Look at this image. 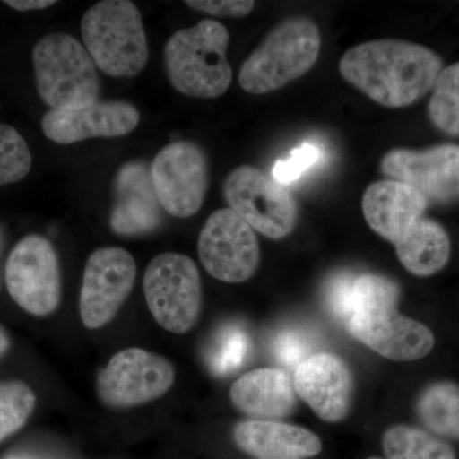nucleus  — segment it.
<instances>
[{
  "mask_svg": "<svg viewBox=\"0 0 459 459\" xmlns=\"http://www.w3.org/2000/svg\"><path fill=\"white\" fill-rule=\"evenodd\" d=\"M383 448L388 459H457L448 443L421 429L404 425L385 431Z\"/></svg>",
  "mask_w": 459,
  "mask_h": 459,
  "instance_id": "obj_24",
  "label": "nucleus"
},
{
  "mask_svg": "<svg viewBox=\"0 0 459 459\" xmlns=\"http://www.w3.org/2000/svg\"><path fill=\"white\" fill-rule=\"evenodd\" d=\"M5 244V231L4 228H3L2 223H0V258H2L3 250H4Z\"/></svg>",
  "mask_w": 459,
  "mask_h": 459,
  "instance_id": "obj_34",
  "label": "nucleus"
},
{
  "mask_svg": "<svg viewBox=\"0 0 459 459\" xmlns=\"http://www.w3.org/2000/svg\"><path fill=\"white\" fill-rule=\"evenodd\" d=\"M247 349L249 341L246 332L238 327L223 329L210 355V365L213 373L217 376H228L238 369L246 361Z\"/></svg>",
  "mask_w": 459,
  "mask_h": 459,
  "instance_id": "obj_28",
  "label": "nucleus"
},
{
  "mask_svg": "<svg viewBox=\"0 0 459 459\" xmlns=\"http://www.w3.org/2000/svg\"><path fill=\"white\" fill-rule=\"evenodd\" d=\"M428 110L431 123L439 131L459 135V63L440 72Z\"/></svg>",
  "mask_w": 459,
  "mask_h": 459,
  "instance_id": "obj_25",
  "label": "nucleus"
},
{
  "mask_svg": "<svg viewBox=\"0 0 459 459\" xmlns=\"http://www.w3.org/2000/svg\"><path fill=\"white\" fill-rule=\"evenodd\" d=\"M9 295L33 316H48L62 299L59 258L53 244L40 235H29L12 249L5 265Z\"/></svg>",
  "mask_w": 459,
  "mask_h": 459,
  "instance_id": "obj_8",
  "label": "nucleus"
},
{
  "mask_svg": "<svg viewBox=\"0 0 459 459\" xmlns=\"http://www.w3.org/2000/svg\"><path fill=\"white\" fill-rule=\"evenodd\" d=\"M39 95L51 108H78L99 101L100 80L89 51L74 36L50 33L32 51Z\"/></svg>",
  "mask_w": 459,
  "mask_h": 459,
  "instance_id": "obj_5",
  "label": "nucleus"
},
{
  "mask_svg": "<svg viewBox=\"0 0 459 459\" xmlns=\"http://www.w3.org/2000/svg\"><path fill=\"white\" fill-rule=\"evenodd\" d=\"M370 459H379V458H370Z\"/></svg>",
  "mask_w": 459,
  "mask_h": 459,
  "instance_id": "obj_35",
  "label": "nucleus"
},
{
  "mask_svg": "<svg viewBox=\"0 0 459 459\" xmlns=\"http://www.w3.org/2000/svg\"><path fill=\"white\" fill-rule=\"evenodd\" d=\"M148 309L166 331L184 334L202 309L201 274L189 256L162 253L148 264L143 280Z\"/></svg>",
  "mask_w": 459,
  "mask_h": 459,
  "instance_id": "obj_6",
  "label": "nucleus"
},
{
  "mask_svg": "<svg viewBox=\"0 0 459 459\" xmlns=\"http://www.w3.org/2000/svg\"><path fill=\"white\" fill-rule=\"evenodd\" d=\"M35 406L31 386L20 380L0 382V442L23 428Z\"/></svg>",
  "mask_w": 459,
  "mask_h": 459,
  "instance_id": "obj_26",
  "label": "nucleus"
},
{
  "mask_svg": "<svg viewBox=\"0 0 459 459\" xmlns=\"http://www.w3.org/2000/svg\"><path fill=\"white\" fill-rule=\"evenodd\" d=\"M230 33L222 23L204 20L180 30L166 42V72L175 90L198 99H216L231 86L228 48Z\"/></svg>",
  "mask_w": 459,
  "mask_h": 459,
  "instance_id": "obj_2",
  "label": "nucleus"
},
{
  "mask_svg": "<svg viewBox=\"0 0 459 459\" xmlns=\"http://www.w3.org/2000/svg\"><path fill=\"white\" fill-rule=\"evenodd\" d=\"M162 210L186 219L201 210L208 189V161L198 144L178 141L162 148L150 168Z\"/></svg>",
  "mask_w": 459,
  "mask_h": 459,
  "instance_id": "obj_11",
  "label": "nucleus"
},
{
  "mask_svg": "<svg viewBox=\"0 0 459 459\" xmlns=\"http://www.w3.org/2000/svg\"><path fill=\"white\" fill-rule=\"evenodd\" d=\"M416 411L420 421L431 433L459 440V385L439 382L420 394Z\"/></svg>",
  "mask_w": 459,
  "mask_h": 459,
  "instance_id": "obj_23",
  "label": "nucleus"
},
{
  "mask_svg": "<svg viewBox=\"0 0 459 459\" xmlns=\"http://www.w3.org/2000/svg\"><path fill=\"white\" fill-rule=\"evenodd\" d=\"M198 255L211 276L228 283L252 279L261 261L255 230L230 208L208 217L199 235Z\"/></svg>",
  "mask_w": 459,
  "mask_h": 459,
  "instance_id": "obj_10",
  "label": "nucleus"
},
{
  "mask_svg": "<svg viewBox=\"0 0 459 459\" xmlns=\"http://www.w3.org/2000/svg\"><path fill=\"white\" fill-rule=\"evenodd\" d=\"M309 341L298 332H283L273 344L274 356L286 367H296L307 359Z\"/></svg>",
  "mask_w": 459,
  "mask_h": 459,
  "instance_id": "obj_30",
  "label": "nucleus"
},
{
  "mask_svg": "<svg viewBox=\"0 0 459 459\" xmlns=\"http://www.w3.org/2000/svg\"><path fill=\"white\" fill-rule=\"evenodd\" d=\"M398 298L400 289L394 281L373 273L337 274L325 289L329 312L346 325L355 314L377 307H397Z\"/></svg>",
  "mask_w": 459,
  "mask_h": 459,
  "instance_id": "obj_21",
  "label": "nucleus"
},
{
  "mask_svg": "<svg viewBox=\"0 0 459 459\" xmlns=\"http://www.w3.org/2000/svg\"><path fill=\"white\" fill-rule=\"evenodd\" d=\"M403 267L415 276L428 277L443 270L451 256V240L443 226L430 219H420L395 244Z\"/></svg>",
  "mask_w": 459,
  "mask_h": 459,
  "instance_id": "obj_22",
  "label": "nucleus"
},
{
  "mask_svg": "<svg viewBox=\"0 0 459 459\" xmlns=\"http://www.w3.org/2000/svg\"><path fill=\"white\" fill-rule=\"evenodd\" d=\"M428 201L402 181L386 179L371 184L362 197V212L371 229L397 244L424 217Z\"/></svg>",
  "mask_w": 459,
  "mask_h": 459,
  "instance_id": "obj_18",
  "label": "nucleus"
},
{
  "mask_svg": "<svg viewBox=\"0 0 459 459\" xmlns=\"http://www.w3.org/2000/svg\"><path fill=\"white\" fill-rule=\"evenodd\" d=\"M232 404L256 420L289 416L295 409V388L285 371L264 368L244 374L230 389Z\"/></svg>",
  "mask_w": 459,
  "mask_h": 459,
  "instance_id": "obj_20",
  "label": "nucleus"
},
{
  "mask_svg": "<svg viewBox=\"0 0 459 459\" xmlns=\"http://www.w3.org/2000/svg\"><path fill=\"white\" fill-rule=\"evenodd\" d=\"M31 165V152L22 135L13 126L0 124V186L22 180Z\"/></svg>",
  "mask_w": 459,
  "mask_h": 459,
  "instance_id": "obj_27",
  "label": "nucleus"
},
{
  "mask_svg": "<svg viewBox=\"0 0 459 459\" xmlns=\"http://www.w3.org/2000/svg\"><path fill=\"white\" fill-rule=\"evenodd\" d=\"M322 159V151L316 144L305 142L291 151L285 160H279L273 166V179L280 186L294 183L316 166Z\"/></svg>",
  "mask_w": 459,
  "mask_h": 459,
  "instance_id": "obj_29",
  "label": "nucleus"
},
{
  "mask_svg": "<svg viewBox=\"0 0 459 459\" xmlns=\"http://www.w3.org/2000/svg\"><path fill=\"white\" fill-rule=\"evenodd\" d=\"M322 36L307 17H290L274 27L238 74L241 89L264 95L309 72L318 60Z\"/></svg>",
  "mask_w": 459,
  "mask_h": 459,
  "instance_id": "obj_3",
  "label": "nucleus"
},
{
  "mask_svg": "<svg viewBox=\"0 0 459 459\" xmlns=\"http://www.w3.org/2000/svg\"><path fill=\"white\" fill-rule=\"evenodd\" d=\"M140 111L126 101H98L89 107L51 108L42 117V132L57 144H74L90 138H117L140 123Z\"/></svg>",
  "mask_w": 459,
  "mask_h": 459,
  "instance_id": "obj_15",
  "label": "nucleus"
},
{
  "mask_svg": "<svg viewBox=\"0 0 459 459\" xmlns=\"http://www.w3.org/2000/svg\"><path fill=\"white\" fill-rule=\"evenodd\" d=\"M442 71V57L433 50L395 39L356 45L340 62L344 81L392 108L409 107L427 95Z\"/></svg>",
  "mask_w": 459,
  "mask_h": 459,
  "instance_id": "obj_1",
  "label": "nucleus"
},
{
  "mask_svg": "<svg viewBox=\"0 0 459 459\" xmlns=\"http://www.w3.org/2000/svg\"><path fill=\"white\" fill-rule=\"evenodd\" d=\"M350 333L389 360L415 361L434 349L435 338L422 323L386 307L355 314L347 322Z\"/></svg>",
  "mask_w": 459,
  "mask_h": 459,
  "instance_id": "obj_14",
  "label": "nucleus"
},
{
  "mask_svg": "<svg viewBox=\"0 0 459 459\" xmlns=\"http://www.w3.org/2000/svg\"><path fill=\"white\" fill-rule=\"evenodd\" d=\"M113 195L110 226L115 234L141 237L161 225L162 207L144 162H126L117 170Z\"/></svg>",
  "mask_w": 459,
  "mask_h": 459,
  "instance_id": "obj_17",
  "label": "nucleus"
},
{
  "mask_svg": "<svg viewBox=\"0 0 459 459\" xmlns=\"http://www.w3.org/2000/svg\"><path fill=\"white\" fill-rule=\"evenodd\" d=\"M223 195L230 210L265 237L286 238L298 222L295 199L255 166L244 165L230 172Z\"/></svg>",
  "mask_w": 459,
  "mask_h": 459,
  "instance_id": "obj_7",
  "label": "nucleus"
},
{
  "mask_svg": "<svg viewBox=\"0 0 459 459\" xmlns=\"http://www.w3.org/2000/svg\"><path fill=\"white\" fill-rule=\"evenodd\" d=\"M380 170L392 180L418 190L427 201L459 199V146L443 144L427 151L395 150L386 152Z\"/></svg>",
  "mask_w": 459,
  "mask_h": 459,
  "instance_id": "obj_13",
  "label": "nucleus"
},
{
  "mask_svg": "<svg viewBox=\"0 0 459 459\" xmlns=\"http://www.w3.org/2000/svg\"><path fill=\"white\" fill-rule=\"evenodd\" d=\"M186 5L195 11L217 17H244L255 9L252 0H186Z\"/></svg>",
  "mask_w": 459,
  "mask_h": 459,
  "instance_id": "obj_31",
  "label": "nucleus"
},
{
  "mask_svg": "<svg viewBox=\"0 0 459 459\" xmlns=\"http://www.w3.org/2000/svg\"><path fill=\"white\" fill-rule=\"evenodd\" d=\"M175 369L164 356L143 349L115 353L98 377V394L110 409H131L170 391Z\"/></svg>",
  "mask_w": 459,
  "mask_h": 459,
  "instance_id": "obj_9",
  "label": "nucleus"
},
{
  "mask_svg": "<svg viewBox=\"0 0 459 459\" xmlns=\"http://www.w3.org/2000/svg\"><path fill=\"white\" fill-rule=\"evenodd\" d=\"M137 265L126 249L101 247L90 255L80 294V316L84 327L108 325L131 295Z\"/></svg>",
  "mask_w": 459,
  "mask_h": 459,
  "instance_id": "obj_12",
  "label": "nucleus"
},
{
  "mask_svg": "<svg viewBox=\"0 0 459 459\" xmlns=\"http://www.w3.org/2000/svg\"><path fill=\"white\" fill-rule=\"evenodd\" d=\"M9 7L20 12L39 11V9L49 8L56 4L54 0H7L4 2Z\"/></svg>",
  "mask_w": 459,
  "mask_h": 459,
  "instance_id": "obj_32",
  "label": "nucleus"
},
{
  "mask_svg": "<svg viewBox=\"0 0 459 459\" xmlns=\"http://www.w3.org/2000/svg\"><path fill=\"white\" fill-rule=\"evenodd\" d=\"M9 347H11V340H9L5 329L0 325V359L7 355Z\"/></svg>",
  "mask_w": 459,
  "mask_h": 459,
  "instance_id": "obj_33",
  "label": "nucleus"
},
{
  "mask_svg": "<svg viewBox=\"0 0 459 459\" xmlns=\"http://www.w3.org/2000/svg\"><path fill=\"white\" fill-rule=\"evenodd\" d=\"M232 437L241 451L259 459H305L322 451V443L312 431L271 420L240 422Z\"/></svg>",
  "mask_w": 459,
  "mask_h": 459,
  "instance_id": "obj_19",
  "label": "nucleus"
},
{
  "mask_svg": "<svg viewBox=\"0 0 459 459\" xmlns=\"http://www.w3.org/2000/svg\"><path fill=\"white\" fill-rule=\"evenodd\" d=\"M81 31L93 63L111 77H134L148 62L140 9L129 0H104L84 13Z\"/></svg>",
  "mask_w": 459,
  "mask_h": 459,
  "instance_id": "obj_4",
  "label": "nucleus"
},
{
  "mask_svg": "<svg viewBox=\"0 0 459 459\" xmlns=\"http://www.w3.org/2000/svg\"><path fill=\"white\" fill-rule=\"evenodd\" d=\"M294 388L325 421H341L351 407L352 374L333 353H316L301 362L295 369Z\"/></svg>",
  "mask_w": 459,
  "mask_h": 459,
  "instance_id": "obj_16",
  "label": "nucleus"
}]
</instances>
